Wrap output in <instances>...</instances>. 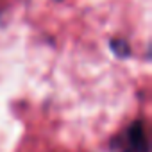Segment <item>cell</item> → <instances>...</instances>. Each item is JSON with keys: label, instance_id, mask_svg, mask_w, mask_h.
<instances>
[{"label": "cell", "instance_id": "1", "mask_svg": "<svg viewBox=\"0 0 152 152\" xmlns=\"http://www.w3.org/2000/svg\"><path fill=\"white\" fill-rule=\"evenodd\" d=\"M127 143L131 152H148V141L143 122H132V125L127 131Z\"/></svg>", "mask_w": 152, "mask_h": 152}, {"label": "cell", "instance_id": "2", "mask_svg": "<svg viewBox=\"0 0 152 152\" xmlns=\"http://www.w3.org/2000/svg\"><path fill=\"white\" fill-rule=\"evenodd\" d=\"M109 47L115 52V56H118V57H127L129 52H131V47H129V43L125 39H111Z\"/></svg>", "mask_w": 152, "mask_h": 152}]
</instances>
